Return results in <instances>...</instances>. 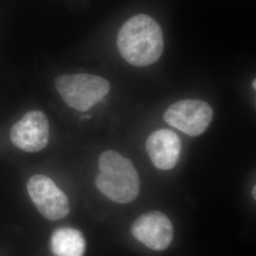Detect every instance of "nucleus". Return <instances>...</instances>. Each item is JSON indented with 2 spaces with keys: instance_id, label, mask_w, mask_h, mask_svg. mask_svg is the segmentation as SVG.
Instances as JSON below:
<instances>
[{
  "instance_id": "f257e3e1",
  "label": "nucleus",
  "mask_w": 256,
  "mask_h": 256,
  "mask_svg": "<svg viewBox=\"0 0 256 256\" xmlns=\"http://www.w3.org/2000/svg\"><path fill=\"white\" fill-rule=\"evenodd\" d=\"M117 46L128 64L135 66L153 64L164 52L162 30L155 19L146 14H137L120 28Z\"/></svg>"
},
{
  "instance_id": "f03ea898",
  "label": "nucleus",
  "mask_w": 256,
  "mask_h": 256,
  "mask_svg": "<svg viewBox=\"0 0 256 256\" xmlns=\"http://www.w3.org/2000/svg\"><path fill=\"white\" fill-rule=\"evenodd\" d=\"M96 186L108 198L117 203H129L137 198L140 178L133 164L113 150L102 153L98 160Z\"/></svg>"
},
{
  "instance_id": "7ed1b4c3",
  "label": "nucleus",
  "mask_w": 256,
  "mask_h": 256,
  "mask_svg": "<svg viewBox=\"0 0 256 256\" xmlns=\"http://www.w3.org/2000/svg\"><path fill=\"white\" fill-rule=\"evenodd\" d=\"M55 88L68 106L84 112L108 94L110 84L92 74H62L56 78Z\"/></svg>"
},
{
  "instance_id": "20e7f679",
  "label": "nucleus",
  "mask_w": 256,
  "mask_h": 256,
  "mask_svg": "<svg viewBox=\"0 0 256 256\" xmlns=\"http://www.w3.org/2000/svg\"><path fill=\"white\" fill-rule=\"evenodd\" d=\"M214 117L210 104L200 100H182L176 102L165 111L164 118L171 126L184 134L196 137L209 128Z\"/></svg>"
},
{
  "instance_id": "39448f33",
  "label": "nucleus",
  "mask_w": 256,
  "mask_h": 256,
  "mask_svg": "<svg viewBox=\"0 0 256 256\" xmlns=\"http://www.w3.org/2000/svg\"><path fill=\"white\" fill-rule=\"evenodd\" d=\"M28 192L37 210L48 220H59L70 212V202L48 176L36 174L27 184Z\"/></svg>"
},
{
  "instance_id": "423d86ee",
  "label": "nucleus",
  "mask_w": 256,
  "mask_h": 256,
  "mask_svg": "<svg viewBox=\"0 0 256 256\" xmlns=\"http://www.w3.org/2000/svg\"><path fill=\"white\" fill-rule=\"evenodd\" d=\"M50 124L42 111H30L12 128L10 138L14 146L28 153L43 150L48 146Z\"/></svg>"
},
{
  "instance_id": "0eeeda50",
  "label": "nucleus",
  "mask_w": 256,
  "mask_h": 256,
  "mask_svg": "<svg viewBox=\"0 0 256 256\" xmlns=\"http://www.w3.org/2000/svg\"><path fill=\"white\" fill-rule=\"evenodd\" d=\"M131 234L144 246L162 252L170 246L174 229L164 214L152 210L138 216L131 227Z\"/></svg>"
},
{
  "instance_id": "6e6552de",
  "label": "nucleus",
  "mask_w": 256,
  "mask_h": 256,
  "mask_svg": "<svg viewBox=\"0 0 256 256\" xmlns=\"http://www.w3.org/2000/svg\"><path fill=\"white\" fill-rule=\"evenodd\" d=\"M147 154L158 169L170 170L178 164L182 152V140L174 131L160 129L146 140Z\"/></svg>"
},
{
  "instance_id": "1a4fd4ad",
  "label": "nucleus",
  "mask_w": 256,
  "mask_h": 256,
  "mask_svg": "<svg viewBox=\"0 0 256 256\" xmlns=\"http://www.w3.org/2000/svg\"><path fill=\"white\" fill-rule=\"evenodd\" d=\"M50 247L55 256H84L86 241L78 230L61 228L52 234Z\"/></svg>"
},
{
  "instance_id": "9d476101",
  "label": "nucleus",
  "mask_w": 256,
  "mask_h": 256,
  "mask_svg": "<svg viewBox=\"0 0 256 256\" xmlns=\"http://www.w3.org/2000/svg\"><path fill=\"white\" fill-rule=\"evenodd\" d=\"M256 187H254V198L256 200Z\"/></svg>"
},
{
  "instance_id": "9b49d317",
  "label": "nucleus",
  "mask_w": 256,
  "mask_h": 256,
  "mask_svg": "<svg viewBox=\"0 0 256 256\" xmlns=\"http://www.w3.org/2000/svg\"><path fill=\"white\" fill-rule=\"evenodd\" d=\"M256 80H254V84H252V86H254V90H256Z\"/></svg>"
}]
</instances>
